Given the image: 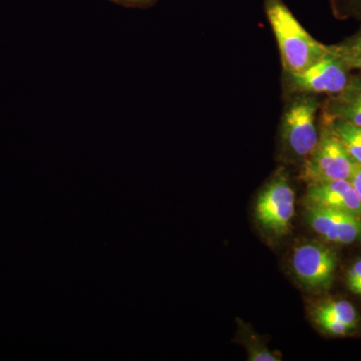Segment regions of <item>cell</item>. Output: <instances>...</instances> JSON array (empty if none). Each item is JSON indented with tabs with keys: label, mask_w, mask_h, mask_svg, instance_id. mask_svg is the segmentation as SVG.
<instances>
[{
	"label": "cell",
	"mask_w": 361,
	"mask_h": 361,
	"mask_svg": "<svg viewBox=\"0 0 361 361\" xmlns=\"http://www.w3.org/2000/svg\"><path fill=\"white\" fill-rule=\"evenodd\" d=\"M265 13L286 75L307 70L329 54L327 45L313 39L282 0H265Z\"/></svg>",
	"instance_id": "cell-1"
},
{
	"label": "cell",
	"mask_w": 361,
	"mask_h": 361,
	"mask_svg": "<svg viewBox=\"0 0 361 361\" xmlns=\"http://www.w3.org/2000/svg\"><path fill=\"white\" fill-rule=\"evenodd\" d=\"M355 164L341 140L322 121L317 146L304 161L300 179L308 186L330 180H350Z\"/></svg>",
	"instance_id": "cell-2"
},
{
	"label": "cell",
	"mask_w": 361,
	"mask_h": 361,
	"mask_svg": "<svg viewBox=\"0 0 361 361\" xmlns=\"http://www.w3.org/2000/svg\"><path fill=\"white\" fill-rule=\"evenodd\" d=\"M319 101L312 94H299L285 111L281 123V137L285 148L297 157L308 158L317 146L316 118Z\"/></svg>",
	"instance_id": "cell-3"
},
{
	"label": "cell",
	"mask_w": 361,
	"mask_h": 361,
	"mask_svg": "<svg viewBox=\"0 0 361 361\" xmlns=\"http://www.w3.org/2000/svg\"><path fill=\"white\" fill-rule=\"evenodd\" d=\"M295 214V193L293 188L281 173L259 195L255 206L256 220L271 234L283 236L290 230Z\"/></svg>",
	"instance_id": "cell-4"
},
{
	"label": "cell",
	"mask_w": 361,
	"mask_h": 361,
	"mask_svg": "<svg viewBox=\"0 0 361 361\" xmlns=\"http://www.w3.org/2000/svg\"><path fill=\"white\" fill-rule=\"evenodd\" d=\"M350 68L341 59L329 52L298 73L287 75L290 90L299 94H339L350 80Z\"/></svg>",
	"instance_id": "cell-5"
},
{
	"label": "cell",
	"mask_w": 361,
	"mask_h": 361,
	"mask_svg": "<svg viewBox=\"0 0 361 361\" xmlns=\"http://www.w3.org/2000/svg\"><path fill=\"white\" fill-rule=\"evenodd\" d=\"M336 253L316 242L297 247L292 255V268L297 279L311 290L329 288L336 274Z\"/></svg>",
	"instance_id": "cell-6"
},
{
	"label": "cell",
	"mask_w": 361,
	"mask_h": 361,
	"mask_svg": "<svg viewBox=\"0 0 361 361\" xmlns=\"http://www.w3.org/2000/svg\"><path fill=\"white\" fill-rule=\"evenodd\" d=\"M306 221L319 236L336 244L361 242V218L341 211L306 206Z\"/></svg>",
	"instance_id": "cell-7"
},
{
	"label": "cell",
	"mask_w": 361,
	"mask_h": 361,
	"mask_svg": "<svg viewBox=\"0 0 361 361\" xmlns=\"http://www.w3.org/2000/svg\"><path fill=\"white\" fill-rule=\"evenodd\" d=\"M305 203L306 206L341 211L361 218V200L349 180L310 185Z\"/></svg>",
	"instance_id": "cell-8"
},
{
	"label": "cell",
	"mask_w": 361,
	"mask_h": 361,
	"mask_svg": "<svg viewBox=\"0 0 361 361\" xmlns=\"http://www.w3.org/2000/svg\"><path fill=\"white\" fill-rule=\"evenodd\" d=\"M323 118H341L361 128V75L351 77L339 94L323 106Z\"/></svg>",
	"instance_id": "cell-9"
},
{
	"label": "cell",
	"mask_w": 361,
	"mask_h": 361,
	"mask_svg": "<svg viewBox=\"0 0 361 361\" xmlns=\"http://www.w3.org/2000/svg\"><path fill=\"white\" fill-rule=\"evenodd\" d=\"M322 121L341 140L350 158L356 164H361V128L341 118H323Z\"/></svg>",
	"instance_id": "cell-10"
},
{
	"label": "cell",
	"mask_w": 361,
	"mask_h": 361,
	"mask_svg": "<svg viewBox=\"0 0 361 361\" xmlns=\"http://www.w3.org/2000/svg\"><path fill=\"white\" fill-rule=\"evenodd\" d=\"M329 52L337 56L350 70L361 71V28L360 32L344 42L327 45Z\"/></svg>",
	"instance_id": "cell-11"
},
{
	"label": "cell",
	"mask_w": 361,
	"mask_h": 361,
	"mask_svg": "<svg viewBox=\"0 0 361 361\" xmlns=\"http://www.w3.org/2000/svg\"><path fill=\"white\" fill-rule=\"evenodd\" d=\"M316 310L336 318L339 322L345 323L350 329H355L357 326L358 314L355 306L346 300L330 301L322 304Z\"/></svg>",
	"instance_id": "cell-12"
},
{
	"label": "cell",
	"mask_w": 361,
	"mask_h": 361,
	"mask_svg": "<svg viewBox=\"0 0 361 361\" xmlns=\"http://www.w3.org/2000/svg\"><path fill=\"white\" fill-rule=\"evenodd\" d=\"M314 320L325 332L332 334V336H346L353 330L345 323L339 322L336 318L316 310L314 311Z\"/></svg>",
	"instance_id": "cell-13"
},
{
	"label": "cell",
	"mask_w": 361,
	"mask_h": 361,
	"mask_svg": "<svg viewBox=\"0 0 361 361\" xmlns=\"http://www.w3.org/2000/svg\"><path fill=\"white\" fill-rule=\"evenodd\" d=\"M249 360L251 361H278V358L274 353H270L267 349H252Z\"/></svg>",
	"instance_id": "cell-14"
},
{
	"label": "cell",
	"mask_w": 361,
	"mask_h": 361,
	"mask_svg": "<svg viewBox=\"0 0 361 361\" xmlns=\"http://www.w3.org/2000/svg\"><path fill=\"white\" fill-rule=\"evenodd\" d=\"M116 4L132 8H145L153 6L156 0H111Z\"/></svg>",
	"instance_id": "cell-15"
},
{
	"label": "cell",
	"mask_w": 361,
	"mask_h": 361,
	"mask_svg": "<svg viewBox=\"0 0 361 361\" xmlns=\"http://www.w3.org/2000/svg\"><path fill=\"white\" fill-rule=\"evenodd\" d=\"M361 279V260L356 261L355 264L351 266L348 273V285L349 288L357 283Z\"/></svg>",
	"instance_id": "cell-16"
},
{
	"label": "cell",
	"mask_w": 361,
	"mask_h": 361,
	"mask_svg": "<svg viewBox=\"0 0 361 361\" xmlns=\"http://www.w3.org/2000/svg\"><path fill=\"white\" fill-rule=\"evenodd\" d=\"M350 180L353 186L355 187L356 193H357L361 200V164H355L353 175H351L350 180Z\"/></svg>",
	"instance_id": "cell-17"
},
{
	"label": "cell",
	"mask_w": 361,
	"mask_h": 361,
	"mask_svg": "<svg viewBox=\"0 0 361 361\" xmlns=\"http://www.w3.org/2000/svg\"><path fill=\"white\" fill-rule=\"evenodd\" d=\"M346 4L351 9L361 13V0H346Z\"/></svg>",
	"instance_id": "cell-18"
},
{
	"label": "cell",
	"mask_w": 361,
	"mask_h": 361,
	"mask_svg": "<svg viewBox=\"0 0 361 361\" xmlns=\"http://www.w3.org/2000/svg\"><path fill=\"white\" fill-rule=\"evenodd\" d=\"M349 289H350V290L353 291V293L357 294V295L361 296V279L360 280V281L357 282V283H355V285H353V287H350V288Z\"/></svg>",
	"instance_id": "cell-19"
}]
</instances>
